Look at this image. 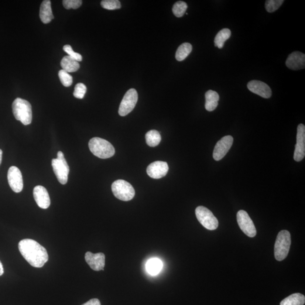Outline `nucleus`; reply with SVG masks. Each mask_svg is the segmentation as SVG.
<instances>
[{"label": "nucleus", "instance_id": "f257e3e1", "mask_svg": "<svg viewBox=\"0 0 305 305\" xmlns=\"http://www.w3.org/2000/svg\"><path fill=\"white\" fill-rule=\"evenodd\" d=\"M18 248L23 258L36 268L43 267L48 260L46 249L33 240H22L19 242Z\"/></svg>", "mask_w": 305, "mask_h": 305}, {"label": "nucleus", "instance_id": "f03ea898", "mask_svg": "<svg viewBox=\"0 0 305 305\" xmlns=\"http://www.w3.org/2000/svg\"><path fill=\"white\" fill-rule=\"evenodd\" d=\"M13 113L17 121L24 125H30L32 120V106L30 103L22 98H17L13 102Z\"/></svg>", "mask_w": 305, "mask_h": 305}, {"label": "nucleus", "instance_id": "7ed1b4c3", "mask_svg": "<svg viewBox=\"0 0 305 305\" xmlns=\"http://www.w3.org/2000/svg\"><path fill=\"white\" fill-rule=\"evenodd\" d=\"M88 145L91 152L100 159H109L114 156L115 152L111 143L100 138L91 139Z\"/></svg>", "mask_w": 305, "mask_h": 305}, {"label": "nucleus", "instance_id": "20e7f679", "mask_svg": "<svg viewBox=\"0 0 305 305\" xmlns=\"http://www.w3.org/2000/svg\"><path fill=\"white\" fill-rule=\"evenodd\" d=\"M290 244L289 232L287 230L280 231L277 235L274 248V254L277 260L282 261L286 258L289 255Z\"/></svg>", "mask_w": 305, "mask_h": 305}, {"label": "nucleus", "instance_id": "39448f33", "mask_svg": "<svg viewBox=\"0 0 305 305\" xmlns=\"http://www.w3.org/2000/svg\"><path fill=\"white\" fill-rule=\"evenodd\" d=\"M112 190L115 197L120 200H131L135 195L134 188L128 181L118 180L112 184Z\"/></svg>", "mask_w": 305, "mask_h": 305}, {"label": "nucleus", "instance_id": "423d86ee", "mask_svg": "<svg viewBox=\"0 0 305 305\" xmlns=\"http://www.w3.org/2000/svg\"><path fill=\"white\" fill-rule=\"evenodd\" d=\"M51 166L59 182L63 185L66 184L68 181L70 168L63 152H58L57 159L51 161Z\"/></svg>", "mask_w": 305, "mask_h": 305}, {"label": "nucleus", "instance_id": "0eeeda50", "mask_svg": "<svg viewBox=\"0 0 305 305\" xmlns=\"http://www.w3.org/2000/svg\"><path fill=\"white\" fill-rule=\"evenodd\" d=\"M195 212L198 221L208 230H215L218 227V219L208 208L200 206L196 209Z\"/></svg>", "mask_w": 305, "mask_h": 305}, {"label": "nucleus", "instance_id": "6e6552de", "mask_svg": "<svg viewBox=\"0 0 305 305\" xmlns=\"http://www.w3.org/2000/svg\"><path fill=\"white\" fill-rule=\"evenodd\" d=\"M138 100V94L135 89H130L123 97L119 108V114L125 116L135 108Z\"/></svg>", "mask_w": 305, "mask_h": 305}, {"label": "nucleus", "instance_id": "1a4fd4ad", "mask_svg": "<svg viewBox=\"0 0 305 305\" xmlns=\"http://www.w3.org/2000/svg\"><path fill=\"white\" fill-rule=\"evenodd\" d=\"M237 221L242 231L250 238H254L257 230L254 224L249 215L244 210H240L237 214Z\"/></svg>", "mask_w": 305, "mask_h": 305}, {"label": "nucleus", "instance_id": "9d476101", "mask_svg": "<svg viewBox=\"0 0 305 305\" xmlns=\"http://www.w3.org/2000/svg\"><path fill=\"white\" fill-rule=\"evenodd\" d=\"M234 143V138L230 135L222 138L216 144L213 152V158L215 161L221 160L227 154Z\"/></svg>", "mask_w": 305, "mask_h": 305}, {"label": "nucleus", "instance_id": "9b49d317", "mask_svg": "<svg viewBox=\"0 0 305 305\" xmlns=\"http://www.w3.org/2000/svg\"><path fill=\"white\" fill-rule=\"evenodd\" d=\"M8 180L10 188L16 193H19L23 188L22 175L18 167L12 166L8 173Z\"/></svg>", "mask_w": 305, "mask_h": 305}, {"label": "nucleus", "instance_id": "f8f14e48", "mask_svg": "<svg viewBox=\"0 0 305 305\" xmlns=\"http://www.w3.org/2000/svg\"><path fill=\"white\" fill-rule=\"evenodd\" d=\"M305 156V126L300 124L297 127V143L294 150V160L300 162Z\"/></svg>", "mask_w": 305, "mask_h": 305}, {"label": "nucleus", "instance_id": "ddd939ff", "mask_svg": "<svg viewBox=\"0 0 305 305\" xmlns=\"http://www.w3.org/2000/svg\"><path fill=\"white\" fill-rule=\"evenodd\" d=\"M169 171L168 164L163 161H156L147 167L146 172L148 176L153 179H161L166 176Z\"/></svg>", "mask_w": 305, "mask_h": 305}, {"label": "nucleus", "instance_id": "4468645a", "mask_svg": "<svg viewBox=\"0 0 305 305\" xmlns=\"http://www.w3.org/2000/svg\"><path fill=\"white\" fill-rule=\"evenodd\" d=\"M85 259L91 268L96 272L104 270L105 265V256L104 253L94 254L88 252L85 255Z\"/></svg>", "mask_w": 305, "mask_h": 305}, {"label": "nucleus", "instance_id": "2eb2a0df", "mask_svg": "<svg viewBox=\"0 0 305 305\" xmlns=\"http://www.w3.org/2000/svg\"><path fill=\"white\" fill-rule=\"evenodd\" d=\"M247 87L250 91L265 98L272 97V91L267 84L259 80H252L248 83Z\"/></svg>", "mask_w": 305, "mask_h": 305}, {"label": "nucleus", "instance_id": "dca6fc26", "mask_svg": "<svg viewBox=\"0 0 305 305\" xmlns=\"http://www.w3.org/2000/svg\"><path fill=\"white\" fill-rule=\"evenodd\" d=\"M288 68L292 70L304 69L305 67V55L300 51H293L289 55L286 63Z\"/></svg>", "mask_w": 305, "mask_h": 305}, {"label": "nucleus", "instance_id": "f3484780", "mask_svg": "<svg viewBox=\"0 0 305 305\" xmlns=\"http://www.w3.org/2000/svg\"><path fill=\"white\" fill-rule=\"evenodd\" d=\"M33 194L34 199L40 208L46 209L49 207L50 199L46 188L37 186L34 188Z\"/></svg>", "mask_w": 305, "mask_h": 305}, {"label": "nucleus", "instance_id": "a211bd4d", "mask_svg": "<svg viewBox=\"0 0 305 305\" xmlns=\"http://www.w3.org/2000/svg\"><path fill=\"white\" fill-rule=\"evenodd\" d=\"M39 16L41 20L44 24L49 23L54 19L50 0L43 1L40 6Z\"/></svg>", "mask_w": 305, "mask_h": 305}, {"label": "nucleus", "instance_id": "6ab92c4d", "mask_svg": "<svg viewBox=\"0 0 305 305\" xmlns=\"http://www.w3.org/2000/svg\"><path fill=\"white\" fill-rule=\"evenodd\" d=\"M205 109L208 112H212L217 108L219 96L217 92L209 90L205 94Z\"/></svg>", "mask_w": 305, "mask_h": 305}, {"label": "nucleus", "instance_id": "aec40b11", "mask_svg": "<svg viewBox=\"0 0 305 305\" xmlns=\"http://www.w3.org/2000/svg\"><path fill=\"white\" fill-rule=\"evenodd\" d=\"M61 66L63 70L66 71L68 73H74L80 68V64L78 62L69 56L64 57L61 61Z\"/></svg>", "mask_w": 305, "mask_h": 305}, {"label": "nucleus", "instance_id": "412c9836", "mask_svg": "<svg viewBox=\"0 0 305 305\" xmlns=\"http://www.w3.org/2000/svg\"><path fill=\"white\" fill-rule=\"evenodd\" d=\"M231 36V30L228 29H224L219 32L214 39V45L219 49H222L226 41Z\"/></svg>", "mask_w": 305, "mask_h": 305}, {"label": "nucleus", "instance_id": "4be33fe9", "mask_svg": "<svg viewBox=\"0 0 305 305\" xmlns=\"http://www.w3.org/2000/svg\"><path fill=\"white\" fill-rule=\"evenodd\" d=\"M305 303V296L303 294L297 293L291 294L284 299L280 305H304Z\"/></svg>", "mask_w": 305, "mask_h": 305}, {"label": "nucleus", "instance_id": "5701e85b", "mask_svg": "<svg viewBox=\"0 0 305 305\" xmlns=\"http://www.w3.org/2000/svg\"><path fill=\"white\" fill-rule=\"evenodd\" d=\"M163 264L160 259L152 258L146 263L147 272L151 275H156L162 270Z\"/></svg>", "mask_w": 305, "mask_h": 305}, {"label": "nucleus", "instance_id": "b1692460", "mask_svg": "<svg viewBox=\"0 0 305 305\" xmlns=\"http://www.w3.org/2000/svg\"><path fill=\"white\" fill-rule=\"evenodd\" d=\"M193 50V46L190 43H184L178 48L176 57L178 61H182L189 56Z\"/></svg>", "mask_w": 305, "mask_h": 305}, {"label": "nucleus", "instance_id": "393cba45", "mask_svg": "<svg viewBox=\"0 0 305 305\" xmlns=\"http://www.w3.org/2000/svg\"><path fill=\"white\" fill-rule=\"evenodd\" d=\"M145 139L147 144L150 147H155L159 145L161 141V136L157 130H150L146 133Z\"/></svg>", "mask_w": 305, "mask_h": 305}, {"label": "nucleus", "instance_id": "a878e982", "mask_svg": "<svg viewBox=\"0 0 305 305\" xmlns=\"http://www.w3.org/2000/svg\"><path fill=\"white\" fill-rule=\"evenodd\" d=\"M187 8L188 5L186 2L181 1H177L175 3L173 7V12L177 18H180L186 13Z\"/></svg>", "mask_w": 305, "mask_h": 305}, {"label": "nucleus", "instance_id": "bb28decb", "mask_svg": "<svg viewBox=\"0 0 305 305\" xmlns=\"http://www.w3.org/2000/svg\"><path fill=\"white\" fill-rule=\"evenodd\" d=\"M60 81L64 86L68 87L73 84V79L71 75L64 70H61L58 73Z\"/></svg>", "mask_w": 305, "mask_h": 305}, {"label": "nucleus", "instance_id": "cd10ccee", "mask_svg": "<svg viewBox=\"0 0 305 305\" xmlns=\"http://www.w3.org/2000/svg\"><path fill=\"white\" fill-rule=\"evenodd\" d=\"M284 2V0H267L265 2L266 10L269 13L275 12L282 6Z\"/></svg>", "mask_w": 305, "mask_h": 305}, {"label": "nucleus", "instance_id": "c85d7f7f", "mask_svg": "<svg viewBox=\"0 0 305 305\" xmlns=\"http://www.w3.org/2000/svg\"><path fill=\"white\" fill-rule=\"evenodd\" d=\"M103 8L109 10L119 9L121 8V3L118 0H104L101 2Z\"/></svg>", "mask_w": 305, "mask_h": 305}, {"label": "nucleus", "instance_id": "c756f323", "mask_svg": "<svg viewBox=\"0 0 305 305\" xmlns=\"http://www.w3.org/2000/svg\"><path fill=\"white\" fill-rule=\"evenodd\" d=\"M87 92V87L83 83H78L75 85L74 96L77 98H83Z\"/></svg>", "mask_w": 305, "mask_h": 305}, {"label": "nucleus", "instance_id": "7c9ffc66", "mask_svg": "<svg viewBox=\"0 0 305 305\" xmlns=\"http://www.w3.org/2000/svg\"><path fill=\"white\" fill-rule=\"evenodd\" d=\"M63 2L64 8L66 9H77L82 4L81 0H64Z\"/></svg>", "mask_w": 305, "mask_h": 305}, {"label": "nucleus", "instance_id": "2f4dec72", "mask_svg": "<svg viewBox=\"0 0 305 305\" xmlns=\"http://www.w3.org/2000/svg\"><path fill=\"white\" fill-rule=\"evenodd\" d=\"M63 49L65 52L68 54V56L73 58L75 60L78 62H80L83 60V57H82L80 53L75 52L70 45L64 46L63 48Z\"/></svg>", "mask_w": 305, "mask_h": 305}, {"label": "nucleus", "instance_id": "473e14b6", "mask_svg": "<svg viewBox=\"0 0 305 305\" xmlns=\"http://www.w3.org/2000/svg\"><path fill=\"white\" fill-rule=\"evenodd\" d=\"M81 305H101L100 300L97 299H93L88 301L86 303H85Z\"/></svg>", "mask_w": 305, "mask_h": 305}, {"label": "nucleus", "instance_id": "72a5a7b5", "mask_svg": "<svg viewBox=\"0 0 305 305\" xmlns=\"http://www.w3.org/2000/svg\"><path fill=\"white\" fill-rule=\"evenodd\" d=\"M3 273H4V270H3L2 264L1 261H0V276L3 275Z\"/></svg>", "mask_w": 305, "mask_h": 305}, {"label": "nucleus", "instance_id": "f704fd0d", "mask_svg": "<svg viewBox=\"0 0 305 305\" xmlns=\"http://www.w3.org/2000/svg\"><path fill=\"white\" fill-rule=\"evenodd\" d=\"M2 160V150L0 149V165H1Z\"/></svg>", "mask_w": 305, "mask_h": 305}]
</instances>
